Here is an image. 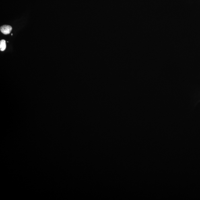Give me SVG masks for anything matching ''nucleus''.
I'll return each mask as SVG.
<instances>
[{"instance_id":"f257e3e1","label":"nucleus","mask_w":200,"mask_h":200,"mask_svg":"<svg viewBox=\"0 0 200 200\" xmlns=\"http://www.w3.org/2000/svg\"><path fill=\"white\" fill-rule=\"evenodd\" d=\"M12 28L8 25H4L1 27V31L3 34L7 35L10 34Z\"/></svg>"},{"instance_id":"f03ea898","label":"nucleus","mask_w":200,"mask_h":200,"mask_svg":"<svg viewBox=\"0 0 200 200\" xmlns=\"http://www.w3.org/2000/svg\"><path fill=\"white\" fill-rule=\"evenodd\" d=\"M6 48V44L5 40H2L0 41V50L1 51H3Z\"/></svg>"}]
</instances>
